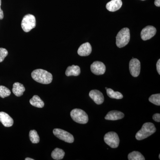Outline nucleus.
Returning <instances> with one entry per match:
<instances>
[{"mask_svg": "<svg viewBox=\"0 0 160 160\" xmlns=\"http://www.w3.org/2000/svg\"><path fill=\"white\" fill-rule=\"evenodd\" d=\"M31 76L34 81L41 84H49L52 82V74L44 69L34 70L32 72Z\"/></svg>", "mask_w": 160, "mask_h": 160, "instance_id": "f257e3e1", "label": "nucleus"}, {"mask_svg": "<svg viewBox=\"0 0 160 160\" xmlns=\"http://www.w3.org/2000/svg\"><path fill=\"white\" fill-rule=\"evenodd\" d=\"M156 131V128L153 123H145L143 124L142 129L136 134V138L138 141L145 139L153 134Z\"/></svg>", "mask_w": 160, "mask_h": 160, "instance_id": "f03ea898", "label": "nucleus"}, {"mask_svg": "<svg viewBox=\"0 0 160 160\" xmlns=\"http://www.w3.org/2000/svg\"><path fill=\"white\" fill-rule=\"evenodd\" d=\"M130 34L129 29L128 28L121 29L116 37V45L118 48L125 47L130 41Z\"/></svg>", "mask_w": 160, "mask_h": 160, "instance_id": "7ed1b4c3", "label": "nucleus"}, {"mask_svg": "<svg viewBox=\"0 0 160 160\" xmlns=\"http://www.w3.org/2000/svg\"><path fill=\"white\" fill-rule=\"evenodd\" d=\"M70 116L74 122L79 124H86L89 121L88 115L82 109H73L70 112Z\"/></svg>", "mask_w": 160, "mask_h": 160, "instance_id": "20e7f679", "label": "nucleus"}, {"mask_svg": "<svg viewBox=\"0 0 160 160\" xmlns=\"http://www.w3.org/2000/svg\"><path fill=\"white\" fill-rule=\"evenodd\" d=\"M21 26L23 31L25 32L31 31L36 26V21L34 16L30 14L25 15L22 20Z\"/></svg>", "mask_w": 160, "mask_h": 160, "instance_id": "39448f33", "label": "nucleus"}, {"mask_svg": "<svg viewBox=\"0 0 160 160\" xmlns=\"http://www.w3.org/2000/svg\"><path fill=\"white\" fill-rule=\"evenodd\" d=\"M104 139L105 143L111 148H118L119 144V138L117 133L114 132H109L106 133Z\"/></svg>", "mask_w": 160, "mask_h": 160, "instance_id": "423d86ee", "label": "nucleus"}, {"mask_svg": "<svg viewBox=\"0 0 160 160\" xmlns=\"http://www.w3.org/2000/svg\"><path fill=\"white\" fill-rule=\"evenodd\" d=\"M53 134L58 138L66 142L72 143L74 142V138L73 136L63 129H55L53 130Z\"/></svg>", "mask_w": 160, "mask_h": 160, "instance_id": "0eeeda50", "label": "nucleus"}, {"mask_svg": "<svg viewBox=\"0 0 160 160\" xmlns=\"http://www.w3.org/2000/svg\"><path fill=\"white\" fill-rule=\"evenodd\" d=\"M130 73L133 77H137L139 75L141 71V63L138 59L132 58L129 63Z\"/></svg>", "mask_w": 160, "mask_h": 160, "instance_id": "6e6552de", "label": "nucleus"}, {"mask_svg": "<svg viewBox=\"0 0 160 160\" xmlns=\"http://www.w3.org/2000/svg\"><path fill=\"white\" fill-rule=\"evenodd\" d=\"M90 69L93 74L96 75H101L105 73L106 67L102 62L96 61L91 64Z\"/></svg>", "mask_w": 160, "mask_h": 160, "instance_id": "1a4fd4ad", "label": "nucleus"}, {"mask_svg": "<svg viewBox=\"0 0 160 160\" xmlns=\"http://www.w3.org/2000/svg\"><path fill=\"white\" fill-rule=\"evenodd\" d=\"M156 29L153 26H146L142 30L141 32V36L143 41H146L153 37L156 33Z\"/></svg>", "mask_w": 160, "mask_h": 160, "instance_id": "9d476101", "label": "nucleus"}, {"mask_svg": "<svg viewBox=\"0 0 160 160\" xmlns=\"http://www.w3.org/2000/svg\"><path fill=\"white\" fill-rule=\"evenodd\" d=\"M89 96L92 99L97 105H101L104 102V96L102 93L99 90L96 89L91 90L89 92Z\"/></svg>", "mask_w": 160, "mask_h": 160, "instance_id": "9b49d317", "label": "nucleus"}, {"mask_svg": "<svg viewBox=\"0 0 160 160\" xmlns=\"http://www.w3.org/2000/svg\"><path fill=\"white\" fill-rule=\"evenodd\" d=\"M0 122L3 126L6 127H11L14 123L12 118L4 112H0Z\"/></svg>", "mask_w": 160, "mask_h": 160, "instance_id": "f8f14e48", "label": "nucleus"}, {"mask_svg": "<svg viewBox=\"0 0 160 160\" xmlns=\"http://www.w3.org/2000/svg\"><path fill=\"white\" fill-rule=\"evenodd\" d=\"M92 52L91 45L89 42L82 44L78 49V53L80 56L85 57L89 55Z\"/></svg>", "mask_w": 160, "mask_h": 160, "instance_id": "ddd939ff", "label": "nucleus"}, {"mask_svg": "<svg viewBox=\"0 0 160 160\" xmlns=\"http://www.w3.org/2000/svg\"><path fill=\"white\" fill-rule=\"evenodd\" d=\"M122 5V0H112L106 4V8L110 12H115L119 10Z\"/></svg>", "mask_w": 160, "mask_h": 160, "instance_id": "4468645a", "label": "nucleus"}, {"mask_svg": "<svg viewBox=\"0 0 160 160\" xmlns=\"http://www.w3.org/2000/svg\"><path fill=\"white\" fill-rule=\"evenodd\" d=\"M124 114L121 112L117 111V110H112L109 112L105 117V119L107 120H111V121H115L121 119L124 117Z\"/></svg>", "mask_w": 160, "mask_h": 160, "instance_id": "2eb2a0df", "label": "nucleus"}, {"mask_svg": "<svg viewBox=\"0 0 160 160\" xmlns=\"http://www.w3.org/2000/svg\"><path fill=\"white\" fill-rule=\"evenodd\" d=\"M25 90L26 89L22 84L19 82H15L13 84L12 91L16 96H22Z\"/></svg>", "mask_w": 160, "mask_h": 160, "instance_id": "dca6fc26", "label": "nucleus"}, {"mask_svg": "<svg viewBox=\"0 0 160 160\" xmlns=\"http://www.w3.org/2000/svg\"><path fill=\"white\" fill-rule=\"evenodd\" d=\"M81 73V69L79 66L72 65L69 66L66 69V75L67 76L69 77L71 76H78Z\"/></svg>", "mask_w": 160, "mask_h": 160, "instance_id": "f3484780", "label": "nucleus"}, {"mask_svg": "<svg viewBox=\"0 0 160 160\" xmlns=\"http://www.w3.org/2000/svg\"><path fill=\"white\" fill-rule=\"evenodd\" d=\"M32 106L39 108H43L44 106V102L38 95H34L29 101Z\"/></svg>", "mask_w": 160, "mask_h": 160, "instance_id": "a211bd4d", "label": "nucleus"}, {"mask_svg": "<svg viewBox=\"0 0 160 160\" xmlns=\"http://www.w3.org/2000/svg\"><path fill=\"white\" fill-rule=\"evenodd\" d=\"M65 152L64 150L59 148L55 149L52 152V158L54 160H60L62 159L65 156Z\"/></svg>", "mask_w": 160, "mask_h": 160, "instance_id": "6ab92c4d", "label": "nucleus"}, {"mask_svg": "<svg viewBox=\"0 0 160 160\" xmlns=\"http://www.w3.org/2000/svg\"><path fill=\"white\" fill-rule=\"evenodd\" d=\"M106 92L109 97L111 98L121 99L123 98V95L119 92H115L111 89H106Z\"/></svg>", "mask_w": 160, "mask_h": 160, "instance_id": "aec40b11", "label": "nucleus"}, {"mask_svg": "<svg viewBox=\"0 0 160 160\" xmlns=\"http://www.w3.org/2000/svg\"><path fill=\"white\" fill-rule=\"evenodd\" d=\"M129 160H145V158L141 152L138 151H133L129 153L128 156Z\"/></svg>", "mask_w": 160, "mask_h": 160, "instance_id": "412c9836", "label": "nucleus"}, {"mask_svg": "<svg viewBox=\"0 0 160 160\" xmlns=\"http://www.w3.org/2000/svg\"><path fill=\"white\" fill-rule=\"evenodd\" d=\"M29 137L30 141L33 144H37L39 142V136L35 130H32L29 132Z\"/></svg>", "mask_w": 160, "mask_h": 160, "instance_id": "4be33fe9", "label": "nucleus"}, {"mask_svg": "<svg viewBox=\"0 0 160 160\" xmlns=\"http://www.w3.org/2000/svg\"><path fill=\"white\" fill-rule=\"evenodd\" d=\"M11 94V91L5 86H0V97L5 98L9 97Z\"/></svg>", "mask_w": 160, "mask_h": 160, "instance_id": "5701e85b", "label": "nucleus"}, {"mask_svg": "<svg viewBox=\"0 0 160 160\" xmlns=\"http://www.w3.org/2000/svg\"><path fill=\"white\" fill-rule=\"evenodd\" d=\"M149 100L150 102L157 106H160V94H153L149 97Z\"/></svg>", "mask_w": 160, "mask_h": 160, "instance_id": "b1692460", "label": "nucleus"}, {"mask_svg": "<svg viewBox=\"0 0 160 160\" xmlns=\"http://www.w3.org/2000/svg\"><path fill=\"white\" fill-rule=\"evenodd\" d=\"M8 52L5 48H0V62H2L8 55Z\"/></svg>", "mask_w": 160, "mask_h": 160, "instance_id": "393cba45", "label": "nucleus"}, {"mask_svg": "<svg viewBox=\"0 0 160 160\" xmlns=\"http://www.w3.org/2000/svg\"><path fill=\"white\" fill-rule=\"evenodd\" d=\"M152 119L155 122H160V113H155L152 116Z\"/></svg>", "mask_w": 160, "mask_h": 160, "instance_id": "a878e982", "label": "nucleus"}, {"mask_svg": "<svg viewBox=\"0 0 160 160\" xmlns=\"http://www.w3.org/2000/svg\"><path fill=\"white\" fill-rule=\"evenodd\" d=\"M1 5H2V0H0V19H3L4 18V13H3V11L2 9H1Z\"/></svg>", "mask_w": 160, "mask_h": 160, "instance_id": "bb28decb", "label": "nucleus"}, {"mask_svg": "<svg viewBox=\"0 0 160 160\" xmlns=\"http://www.w3.org/2000/svg\"><path fill=\"white\" fill-rule=\"evenodd\" d=\"M157 71L158 73L159 74H160V59H159L158 60L157 63Z\"/></svg>", "mask_w": 160, "mask_h": 160, "instance_id": "cd10ccee", "label": "nucleus"}, {"mask_svg": "<svg viewBox=\"0 0 160 160\" xmlns=\"http://www.w3.org/2000/svg\"><path fill=\"white\" fill-rule=\"evenodd\" d=\"M154 4L157 7H160V0H155Z\"/></svg>", "mask_w": 160, "mask_h": 160, "instance_id": "c85d7f7f", "label": "nucleus"}, {"mask_svg": "<svg viewBox=\"0 0 160 160\" xmlns=\"http://www.w3.org/2000/svg\"><path fill=\"white\" fill-rule=\"evenodd\" d=\"M25 160H34V159H33L30 158H26L25 159Z\"/></svg>", "mask_w": 160, "mask_h": 160, "instance_id": "c756f323", "label": "nucleus"}, {"mask_svg": "<svg viewBox=\"0 0 160 160\" xmlns=\"http://www.w3.org/2000/svg\"><path fill=\"white\" fill-rule=\"evenodd\" d=\"M159 159H160V154H159Z\"/></svg>", "mask_w": 160, "mask_h": 160, "instance_id": "7c9ffc66", "label": "nucleus"}, {"mask_svg": "<svg viewBox=\"0 0 160 160\" xmlns=\"http://www.w3.org/2000/svg\"><path fill=\"white\" fill-rule=\"evenodd\" d=\"M108 89V88H107V87H106V89Z\"/></svg>", "mask_w": 160, "mask_h": 160, "instance_id": "2f4dec72", "label": "nucleus"}, {"mask_svg": "<svg viewBox=\"0 0 160 160\" xmlns=\"http://www.w3.org/2000/svg\"><path fill=\"white\" fill-rule=\"evenodd\" d=\"M142 1H145V0H142Z\"/></svg>", "mask_w": 160, "mask_h": 160, "instance_id": "473e14b6", "label": "nucleus"}]
</instances>
